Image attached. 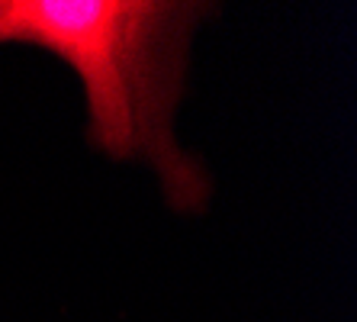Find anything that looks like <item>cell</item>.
Segmentation results:
<instances>
[{
    "label": "cell",
    "mask_w": 357,
    "mask_h": 322,
    "mask_svg": "<svg viewBox=\"0 0 357 322\" xmlns=\"http://www.w3.org/2000/svg\"><path fill=\"white\" fill-rule=\"evenodd\" d=\"M213 7L177 0H0V45L65 61L84 87L87 142L155 171L167 207L199 213L213 177L174 139L193 29Z\"/></svg>",
    "instance_id": "obj_1"
}]
</instances>
